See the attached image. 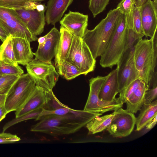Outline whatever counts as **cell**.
I'll return each instance as SVG.
<instances>
[{
	"mask_svg": "<svg viewBox=\"0 0 157 157\" xmlns=\"http://www.w3.org/2000/svg\"><path fill=\"white\" fill-rule=\"evenodd\" d=\"M96 117L94 113L71 109L65 115L42 118L32 126L30 131L53 136L69 135L78 131Z\"/></svg>",
	"mask_w": 157,
	"mask_h": 157,
	"instance_id": "obj_1",
	"label": "cell"
},
{
	"mask_svg": "<svg viewBox=\"0 0 157 157\" xmlns=\"http://www.w3.org/2000/svg\"><path fill=\"white\" fill-rule=\"evenodd\" d=\"M157 33L150 39H140L134 48V58L139 78L150 87L153 80H156Z\"/></svg>",
	"mask_w": 157,
	"mask_h": 157,
	"instance_id": "obj_2",
	"label": "cell"
},
{
	"mask_svg": "<svg viewBox=\"0 0 157 157\" xmlns=\"http://www.w3.org/2000/svg\"><path fill=\"white\" fill-rule=\"evenodd\" d=\"M121 13L117 9L111 10L95 27L86 29L82 38L89 47L94 58L101 56L105 50Z\"/></svg>",
	"mask_w": 157,
	"mask_h": 157,
	"instance_id": "obj_3",
	"label": "cell"
},
{
	"mask_svg": "<svg viewBox=\"0 0 157 157\" xmlns=\"http://www.w3.org/2000/svg\"><path fill=\"white\" fill-rule=\"evenodd\" d=\"M128 28L124 15L119 17L109 44L100 56V64L103 68H112L121 59L127 42Z\"/></svg>",
	"mask_w": 157,
	"mask_h": 157,
	"instance_id": "obj_4",
	"label": "cell"
},
{
	"mask_svg": "<svg viewBox=\"0 0 157 157\" xmlns=\"http://www.w3.org/2000/svg\"><path fill=\"white\" fill-rule=\"evenodd\" d=\"M36 86L28 73L21 75L6 94L5 105L8 113L21 107L28 100Z\"/></svg>",
	"mask_w": 157,
	"mask_h": 157,
	"instance_id": "obj_5",
	"label": "cell"
},
{
	"mask_svg": "<svg viewBox=\"0 0 157 157\" xmlns=\"http://www.w3.org/2000/svg\"><path fill=\"white\" fill-rule=\"evenodd\" d=\"M65 59L71 62L86 75L93 71L96 60L82 38L73 35L71 44Z\"/></svg>",
	"mask_w": 157,
	"mask_h": 157,
	"instance_id": "obj_6",
	"label": "cell"
},
{
	"mask_svg": "<svg viewBox=\"0 0 157 157\" xmlns=\"http://www.w3.org/2000/svg\"><path fill=\"white\" fill-rule=\"evenodd\" d=\"M106 78L107 75L98 76L89 80V93L83 110L103 114L122 107L123 103L118 98L111 101H104L99 98L98 95L100 90Z\"/></svg>",
	"mask_w": 157,
	"mask_h": 157,
	"instance_id": "obj_7",
	"label": "cell"
},
{
	"mask_svg": "<svg viewBox=\"0 0 157 157\" xmlns=\"http://www.w3.org/2000/svg\"><path fill=\"white\" fill-rule=\"evenodd\" d=\"M26 68L36 86L44 91L52 90L58 81L59 74L52 63L33 59Z\"/></svg>",
	"mask_w": 157,
	"mask_h": 157,
	"instance_id": "obj_8",
	"label": "cell"
},
{
	"mask_svg": "<svg viewBox=\"0 0 157 157\" xmlns=\"http://www.w3.org/2000/svg\"><path fill=\"white\" fill-rule=\"evenodd\" d=\"M0 25L7 36L25 39L30 42L38 40L32 34L15 10L0 7Z\"/></svg>",
	"mask_w": 157,
	"mask_h": 157,
	"instance_id": "obj_9",
	"label": "cell"
},
{
	"mask_svg": "<svg viewBox=\"0 0 157 157\" xmlns=\"http://www.w3.org/2000/svg\"><path fill=\"white\" fill-rule=\"evenodd\" d=\"M115 115L109 126L106 128L114 137H124L133 131L136 124V117L134 113L122 108L114 111Z\"/></svg>",
	"mask_w": 157,
	"mask_h": 157,
	"instance_id": "obj_10",
	"label": "cell"
},
{
	"mask_svg": "<svg viewBox=\"0 0 157 157\" xmlns=\"http://www.w3.org/2000/svg\"><path fill=\"white\" fill-rule=\"evenodd\" d=\"M44 36V42L39 44L36 52L34 53V59L52 63V60L56 55L60 33L54 27Z\"/></svg>",
	"mask_w": 157,
	"mask_h": 157,
	"instance_id": "obj_11",
	"label": "cell"
},
{
	"mask_svg": "<svg viewBox=\"0 0 157 157\" xmlns=\"http://www.w3.org/2000/svg\"><path fill=\"white\" fill-rule=\"evenodd\" d=\"M29 31L36 36L44 31L45 25L44 12L36 7L32 9H21L15 10Z\"/></svg>",
	"mask_w": 157,
	"mask_h": 157,
	"instance_id": "obj_12",
	"label": "cell"
},
{
	"mask_svg": "<svg viewBox=\"0 0 157 157\" xmlns=\"http://www.w3.org/2000/svg\"><path fill=\"white\" fill-rule=\"evenodd\" d=\"M140 10L144 36L152 38L157 33V3L147 0L140 7Z\"/></svg>",
	"mask_w": 157,
	"mask_h": 157,
	"instance_id": "obj_13",
	"label": "cell"
},
{
	"mask_svg": "<svg viewBox=\"0 0 157 157\" xmlns=\"http://www.w3.org/2000/svg\"><path fill=\"white\" fill-rule=\"evenodd\" d=\"M88 20L87 15L69 10L59 23L73 35L82 38L87 29Z\"/></svg>",
	"mask_w": 157,
	"mask_h": 157,
	"instance_id": "obj_14",
	"label": "cell"
},
{
	"mask_svg": "<svg viewBox=\"0 0 157 157\" xmlns=\"http://www.w3.org/2000/svg\"><path fill=\"white\" fill-rule=\"evenodd\" d=\"M134 54V52L119 67L118 80L119 96L131 82L139 78L135 66Z\"/></svg>",
	"mask_w": 157,
	"mask_h": 157,
	"instance_id": "obj_15",
	"label": "cell"
},
{
	"mask_svg": "<svg viewBox=\"0 0 157 157\" xmlns=\"http://www.w3.org/2000/svg\"><path fill=\"white\" fill-rule=\"evenodd\" d=\"M74 0H49L45 16L48 25H55L59 21L67 8Z\"/></svg>",
	"mask_w": 157,
	"mask_h": 157,
	"instance_id": "obj_16",
	"label": "cell"
},
{
	"mask_svg": "<svg viewBox=\"0 0 157 157\" xmlns=\"http://www.w3.org/2000/svg\"><path fill=\"white\" fill-rule=\"evenodd\" d=\"M119 68H117L107 75L99 94L101 100L111 101L116 99V96L119 93L118 80Z\"/></svg>",
	"mask_w": 157,
	"mask_h": 157,
	"instance_id": "obj_17",
	"label": "cell"
},
{
	"mask_svg": "<svg viewBox=\"0 0 157 157\" xmlns=\"http://www.w3.org/2000/svg\"><path fill=\"white\" fill-rule=\"evenodd\" d=\"M46 102L44 90L36 85L30 97L26 103L15 111V117H20L35 110L43 108Z\"/></svg>",
	"mask_w": 157,
	"mask_h": 157,
	"instance_id": "obj_18",
	"label": "cell"
},
{
	"mask_svg": "<svg viewBox=\"0 0 157 157\" xmlns=\"http://www.w3.org/2000/svg\"><path fill=\"white\" fill-rule=\"evenodd\" d=\"M14 55L18 64L26 66L33 59L34 53L31 50L30 42L23 38L13 37Z\"/></svg>",
	"mask_w": 157,
	"mask_h": 157,
	"instance_id": "obj_19",
	"label": "cell"
},
{
	"mask_svg": "<svg viewBox=\"0 0 157 157\" xmlns=\"http://www.w3.org/2000/svg\"><path fill=\"white\" fill-rule=\"evenodd\" d=\"M59 32L60 36L55 57V66L65 59L70 47L73 36L61 25L60 27Z\"/></svg>",
	"mask_w": 157,
	"mask_h": 157,
	"instance_id": "obj_20",
	"label": "cell"
},
{
	"mask_svg": "<svg viewBox=\"0 0 157 157\" xmlns=\"http://www.w3.org/2000/svg\"><path fill=\"white\" fill-rule=\"evenodd\" d=\"M149 88V86L141 80L138 87L125 102L126 110L134 114L139 110L143 104L146 92Z\"/></svg>",
	"mask_w": 157,
	"mask_h": 157,
	"instance_id": "obj_21",
	"label": "cell"
},
{
	"mask_svg": "<svg viewBox=\"0 0 157 157\" xmlns=\"http://www.w3.org/2000/svg\"><path fill=\"white\" fill-rule=\"evenodd\" d=\"M140 113L136 117V130L140 131L157 115V101L148 105L143 104L139 110Z\"/></svg>",
	"mask_w": 157,
	"mask_h": 157,
	"instance_id": "obj_22",
	"label": "cell"
},
{
	"mask_svg": "<svg viewBox=\"0 0 157 157\" xmlns=\"http://www.w3.org/2000/svg\"><path fill=\"white\" fill-rule=\"evenodd\" d=\"M115 112L101 117H97L88 122L86 125L89 134H94L101 132L110 124L114 116Z\"/></svg>",
	"mask_w": 157,
	"mask_h": 157,
	"instance_id": "obj_23",
	"label": "cell"
},
{
	"mask_svg": "<svg viewBox=\"0 0 157 157\" xmlns=\"http://www.w3.org/2000/svg\"><path fill=\"white\" fill-rule=\"evenodd\" d=\"M0 61L5 64L18 65L13 52V37L10 35L0 45Z\"/></svg>",
	"mask_w": 157,
	"mask_h": 157,
	"instance_id": "obj_24",
	"label": "cell"
},
{
	"mask_svg": "<svg viewBox=\"0 0 157 157\" xmlns=\"http://www.w3.org/2000/svg\"><path fill=\"white\" fill-rule=\"evenodd\" d=\"M55 66L58 74L67 80H71L82 75L75 66L65 59Z\"/></svg>",
	"mask_w": 157,
	"mask_h": 157,
	"instance_id": "obj_25",
	"label": "cell"
},
{
	"mask_svg": "<svg viewBox=\"0 0 157 157\" xmlns=\"http://www.w3.org/2000/svg\"><path fill=\"white\" fill-rule=\"evenodd\" d=\"M46 0H0V7L17 10L32 9L39 2Z\"/></svg>",
	"mask_w": 157,
	"mask_h": 157,
	"instance_id": "obj_26",
	"label": "cell"
},
{
	"mask_svg": "<svg viewBox=\"0 0 157 157\" xmlns=\"http://www.w3.org/2000/svg\"><path fill=\"white\" fill-rule=\"evenodd\" d=\"M135 5V0H121L116 8L121 13L124 15L127 28L132 29L133 10Z\"/></svg>",
	"mask_w": 157,
	"mask_h": 157,
	"instance_id": "obj_27",
	"label": "cell"
},
{
	"mask_svg": "<svg viewBox=\"0 0 157 157\" xmlns=\"http://www.w3.org/2000/svg\"><path fill=\"white\" fill-rule=\"evenodd\" d=\"M42 110L43 108H40L20 117H15L5 124L2 129V132H4L7 129L11 126L21 122L32 119H35L36 120L40 115Z\"/></svg>",
	"mask_w": 157,
	"mask_h": 157,
	"instance_id": "obj_28",
	"label": "cell"
},
{
	"mask_svg": "<svg viewBox=\"0 0 157 157\" xmlns=\"http://www.w3.org/2000/svg\"><path fill=\"white\" fill-rule=\"evenodd\" d=\"M44 91L46 96V102L43 108V109L49 111L54 110L66 106L58 100L52 90Z\"/></svg>",
	"mask_w": 157,
	"mask_h": 157,
	"instance_id": "obj_29",
	"label": "cell"
},
{
	"mask_svg": "<svg viewBox=\"0 0 157 157\" xmlns=\"http://www.w3.org/2000/svg\"><path fill=\"white\" fill-rule=\"evenodd\" d=\"M20 76L3 75L0 77V94H6Z\"/></svg>",
	"mask_w": 157,
	"mask_h": 157,
	"instance_id": "obj_30",
	"label": "cell"
},
{
	"mask_svg": "<svg viewBox=\"0 0 157 157\" xmlns=\"http://www.w3.org/2000/svg\"><path fill=\"white\" fill-rule=\"evenodd\" d=\"M110 0H89V8L94 18L104 11Z\"/></svg>",
	"mask_w": 157,
	"mask_h": 157,
	"instance_id": "obj_31",
	"label": "cell"
},
{
	"mask_svg": "<svg viewBox=\"0 0 157 157\" xmlns=\"http://www.w3.org/2000/svg\"><path fill=\"white\" fill-rule=\"evenodd\" d=\"M23 74V70L18 65L14 66L5 64L0 61V75L21 76Z\"/></svg>",
	"mask_w": 157,
	"mask_h": 157,
	"instance_id": "obj_32",
	"label": "cell"
},
{
	"mask_svg": "<svg viewBox=\"0 0 157 157\" xmlns=\"http://www.w3.org/2000/svg\"><path fill=\"white\" fill-rule=\"evenodd\" d=\"M133 30L137 33L144 36L140 7L135 6L133 13Z\"/></svg>",
	"mask_w": 157,
	"mask_h": 157,
	"instance_id": "obj_33",
	"label": "cell"
},
{
	"mask_svg": "<svg viewBox=\"0 0 157 157\" xmlns=\"http://www.w3.org/2000/svg\"><path fill=\"white\" fill-rule=\"evenodd\" d=\"M141 80L138 78L133 81L126 88L121 95L119 96V98L123 104L128 101L136 90Z\"/></svg>",
	"mask_w": 157,
	"mask_h": 157,
	"instance_id": "obj_34",
	"label": "cell"
},
{
	"mask_svg": "<svg viewBox=\"0 0 157 157\" xmlns=\"http://www.w3.org/2000/svg\"><path fill=\"white\" fill-rule=\"evenodd\" d=\"M157 96V86H153L149 89L145 94L143 104H150L156 98Z\"/></svg>",
	"mask_w": 157,
	"mask_h": 157,
	"instance_id": "obj_35",
	"label": "cell"
},
{
	"mask_svg": "<svg viewBox=\"0 0 157 157\" xmlns=\"http://www.w3.org/2000/svg\"><path fill=\"white\" fill-rule=\"evenodd\" d=\"M21 140L16 135L5 132L0 133V144L13 143Z\"/></svg>",
	"mask_w": 157,
	"mask_h": 157,
	"instance_id": "obj_36",
	"label": "cell"
},
{
	"mask_svg": "<svg viewBox=\"0 0 157 157\" xmlns=\"http://www.w3.org/2000/svg\"><path fill=\"white\" fill-rule=\"evenodd\" d=\"M6 94H0V122L8 114L5 107V100Z\"/></svg>",
	"mask_w": 157,
	"mask_h": 157,
	"instance_id": "obj_37",
	"label": "cell"
},
{
	"mask_svg": "<svg viewBox=\"0 0 157 157\" xmlns=\"http://www.w3.org/2000/svg\"><path fill=\"white\" fill-rule=\"evenodd\" d=\"M157 121V115L151 120H150L146 125V129L150 130L154 127L156 124Z\"/></svg>",
	"mask_w": 157,
	"mask_h": 157,
	"instance_id": "obj_38",
	"label": "cell"
},
{
	"mask_svg": "<svg viewBox=\"0 0 157 157\" xmlns=\"http://www.w3.org/2000/svg\"><path fill=\"white\" fill-rule=\"evenodd\" d=\"M7 36L5 30L0 25V39L3 42L6 38Z\"/></svg>",
	"mask_w": 157,
	"mask_h": 157,
	"instance_id": "obj_39",
	"label": "cell"
},
{
	"mask_svg": "<svg viewBox=\"0 0 157 157\" xmlns=\"http://www.w3.org/2000/svg\"><path fill=\"white\" fill-rule=\"evenodd\" d=\"M147 0H135V6L137 7H141Z\"/></svg>",
	"mask_w": 157,
	"mask_h": 157,
	"instance_id": "obj_40",
	"label": "cell"
},
{
	"mask_svg": "<svg viewBox=\"0 0 157 157\" xmlns=\"http://www.w3.org/2000/svg\"><path fill=\"white\" fill-rule=\"evenodd\" d=\"M153 1L157 3V0H153Z\"/></svg>",
	"mask_w": 157,
	"mask_h": 157,
	"instance_id": "obj_41",
	"label": "cell"
},
{
	"mask_svg": "<svg viewBox=\"0 0 157 157\" xmlns=\"http://www.w3.org/2000/svg\"><path fill=\"white\" fill-rule=\"evenodd\" d=\"M2 75H0V77L2 76Z\"/></svg>",
	"mask_w": 157,
	"mask_h": 157,
	"instance_id": "obj_42",
	"label": "cell"
}]
</instances>
